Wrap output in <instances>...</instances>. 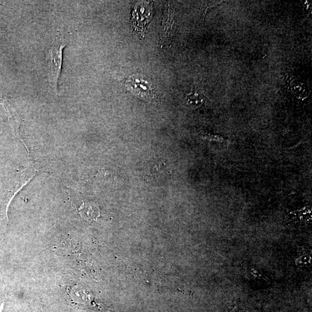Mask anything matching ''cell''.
Wrapping results in <instances>:
<instances>
[{"mask_svg":"<svg viewBox=\"0 0 312 312\" xmlns=\"http://www.w3.org/2000/svg\"><path fill=\"white\" fill-rule=\"evenodd\" d=\"M4 308V302H3V303L1 305H0V312H3Z\"/></svg>","mask_w":312,"mask_h":312,"instance_id":"cell-9","label":"cell"},{"mask_svg":"<svg viewBox=\"0 0 312 312\" xmlns=\"http://www.w3.org/2000/svg\"><path fill=\"white\" fill-rule=\"evenodd\" d=\"M250 273L251 276L255 278L264 279L265 281H266L268 282H270L269 279L265 276L262 271H260V270L255 268H251L250 270Z\"/></svg>","mask_w":312,"mask_h":312,"instance_id":"cell-8","label":"cell"},{"mask_svg":"<svg viewBox=\"0 0 312 312\" xmlns=\"http://www.w3.org/2000/svg\"><path fill=\"white\" fill-rule=\"evenodd\" d=\"M81 211V215L87 220H97L100 215L99 208L92 204L83 203Z\"/></svg>","mask_w":312,"mask_h":312,"instance_id":"cell-4","label":"cell"},{"mask_svg":"<svg viewBox=\"0 0 312 312\" xmlns=\"http://www.w3.org/2000/svg\"><path fill=\"white\" fill-rule=\"evenodd\" d=\"M171 8L169 9V11H168L167 16L166 18V22H163V26H164V29L162 31V36L164 37V39H167L168 37L170 36V34H171V30L172 26L174 25V12L171 11Z\"/></svg>","mask_w":312,"mask_h":312,"instance_id":"cell-5","label":"cell"},{"mask_svg":"<svg viewBox=\"0 0 312 312\" xmlns=\"http://www.w3.org/2000/svg\"><path fill=\"white\" fill-rule=\"evenodd\" d=\"M203 96L199 93L193 92L187 97L188 104L193 108H197L203 103Z\"/></svg>","mask_w":312,"mask_h":312,"instance_id":"cell-6","label":"cell"},{"mask_svg":"<svg viewBox=\"0 0 312 312\" xmlns=\"http://www.w3.org/2000/svg\"><path fill=\"white\" fill-rule=\"evenodd\" d=\"M125 85L129 90L142 99H150L154 93L152 82L145 76L138 74L129 77Z\"/></svg>","mask_w":312,"mask_h":312,"instance_id":"cell-3","label":"cell"},{"mask_svg":"<svg viewBox=\"0 0 312 312\" xmlns=\"http://www.w3.org/2000/svg\"><path fill=\"white\" fill-rule=\"evenodd\" d=\"M152 15V4L139 2L135 6L133 13L132 29L143 37L148 29Z\"/></svg>","mask_w":312,"mask_h":312,"instance_id":"cell-2","label":"cell"},{"mask_svg":"<svg viewBox=\"0 0 312 312\" xmlns=\"http://www.w3.org/2000/svg\"><path fill=\"white\" fill-rule=\"evenodd\" d=\"M310 255L303 254L300 256L296 260V263L299 266H308L310 265Z\"/></svg>","mask_w":312,"mask_h":312,"instance_id":"cell-7","label":"cell"},{"mask_svg":"<svg viewBox=\"0 0 312 312\" xmlns=\"http://www.w3.org/2000/svg\"><path fill=\"white\" fill-rule=\"evenodd\" d=\"M67 45L62 35L56 37L53 43L46 52L45 66L49 81L54 91H58V82L62 71L63 51Z\"/></svg>","mask_w":312,"mask_h":312,"instance_id":"cell-1","label":"cell"}]
</instances>
